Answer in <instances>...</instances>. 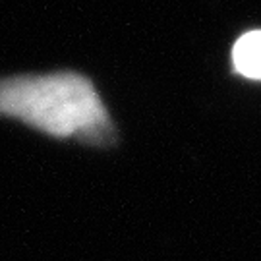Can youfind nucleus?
Instances as JSON below:
<instances>
[{
    "mask_svg": "<svg viewBox=\"0 0 261 261\" xmlns=\"http://www.w3.org/2000/svg\"><path fill=\"white\" fill-rule=\"evenodd\" d=\"M0 116L89 147L118 141L116 124L91 77L72 70L0 77Z\"/></svg>",
    "mask_w": 261,
    "mask_h": 261,
    "instance_id": "obj_1",
    "label": "nucleus"
},
{
    "mask_svg": "<svg viewBox=\"0 0 261 261\" xmlns=\"http://www.w3.org/2000/svg\"><path fill=\"white\" fill-rule=\"evenodd\" d=\"M234 66L240 74L259 80L261 77V31L246 33L238 39L232 50Z\"/></svg>",
    "mask_w": 261,
    "mask_h": 261,
    "instance_id": "obj_2",
    "label": "nucleus"
}]
</instances>
